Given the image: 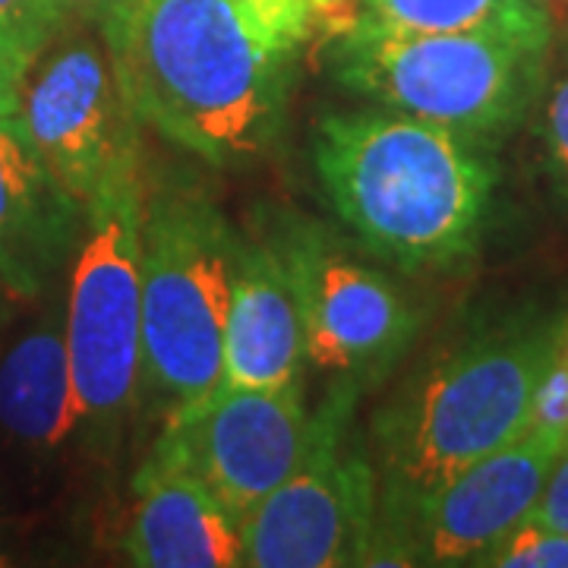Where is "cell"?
<instances>
[{
    "mask_svg": "<svg viewBox=\"0 0 568 568\" xmlns=\"http://www.w3.org/2000/svg\"><path fill=\"white\" fill-rule=\"evenodd\" d=\"M304 325L278 246L237 237L222 388L297 386L304 383Z\"/></svg>",
    "mask_w": 568,
    "mask_h": 568,
    "instance_id": "14",
    "label": "cell"
},
{
    "mask_svg": "<svg viewBox=\"0 0 568 568\" xmlns=\"http://www.w3.org/2000/svg\"><path fill=\"white\" fill-rule=\"evenodd\" d=\"M568 439L528 429L515 443L474 462L426 499L414 528V566H480L489 549L525 525Z\"/></svg>",
    "mask_w": 568,
    "mask_h": 568,
    "instance_id": "11",
    "label": "cell"
},
{
    "mask_svg": "<svg viewBox=\"0 0 568 568\" xmlns=\"http://www.w3.org/2000/svg\"><path fill=\"white\" fill-rule=\"evenodd\" d=\"M528 521L549 530H568V448L552 467L537 506L530 508Z\"/></svg>",
    "mask_w": 568,
    "mask_h": 568,
    "instance_id": "22",
    "label": "cell"
},
{
    "mask_svg": "<svg viewBox=\"0 0 568 568\" xmlns=\"http://www.w3.org/2000/svg\"><path fill=\"white\" fill-rule=\"evenodd\" d=\"M484 145L392 108L325 114L313 164L335 215L405 272L474 256L493 193Z\"/></svg>",
    "mask_w": 568,
    "mask_h": 568,
    "instance_id": "2",
    "label": "cell"
},
{
    "mask_svg": "<svg viewBox=\"0 0 568 568\" xmlns=\"http://www.w3.org/2000/svg\"><path fill=\"white\" fill-rule=\"evenodd\" d=\"M142 373L168 417L222 388L237 234L200 186L142 203Z\"/></svg>",
    "mask_w": 568,
    "mask_h": 568,
    "instance_id": "4",
    "label": "cell"
},
{
    "mask_svg": "<svg viewBox=\"0 0 568 568\" xmlns=\"http://www.w3.org/2000/svg\"><path fill=\"white\" fill-rule=\"evenodd\" d=\"M361 20L436 36H499L549 44V17L534 0H361Z\"/></svg>",
    "mask_w": 568,
    "mask_h": 568,
    "instance_id": "16",
    "label": "cell"
},
{
    "mask_svg": "<svg viewBox=\"0 0 568 568\" xmlns=\"http://www.w3.org/2000/svg\"><path fill=\"white\" fill-rule=\"evenodd\" d=\"M316 439L304 383L219 388L203 405L171 414L155 446L171 455L237 521L304 465Z\"/></svg>",
    "mask_w": 568,
    "mask_h": 568,
    "instance_id": "10",
    "label": "cell"
},
{
    "mask_svg": "<svg viewBox=\"0 0 568 568\" xmlns=\"http://www.w3.org/2000/svg\"><path fill=\"white\" fill-rule=\"evenodd\" d=\"M70 22L61 0H0V32L20 39L36 58Z\"/></svg>",
    "mask_w": 568,
    "mask_h": 568,
    "instance_id": "19",
    "label": "cell"
},
{
    "mask_svg": "<svg viewBox=\"0 0 568 568\" xmlns=\"http://www.w3.org/2000/svg\"><path fill=\"white\" fill-rule=\"evenodd\" d=\"M528 429L568 439V323L559 325L544 376L534 388Z\"/></svg>",
    "mask_w": 568,
    "mask_h": 568,
    "instance_id": "18",
    "label": "cell"
},
{
    "mask_svg": "<svg viewBox=\"0 0 568 568\" xmlns=\"http://www.w3.org/2000/svg\"><path fill=\"white\" fill-rule=\"evenodd\" d=\"M0 429L36 452L61 448L82 429L70 354L63 338V306L41 313L0 357Z\"/></svg>",
    "mask_w": 568,
    "mask_h": 568,
    "instance_id": "15",
    "label": "cell"
},
{
    "mask_svg": "<svg viewBox=\"0 0 568 568\" xmlns=\"http://www.w3.org/2000/svg\"><path fill=\"white\" fill-rule=\"evenodd\" d=\"M275 246L297 297L306 364L332 376L335 386H376L417 335L414 304L320 224H287Z\"/></svg>",
    "mask_w": 568,
    "mask_h": 568,
    "instance_id": "9",
    "label": "cell"
},
{
    "mask_svg": "<svg viewBox=\"0 0 568 568\" xmlns=\"http://www.w3.org/2000/svg\"><path fill=\"white\" fill-rule=\"evenodd\" d=\"M544 142H547L552 186L568 205V73L549 92L547 111H544Z\"/></svg>",
    "mask_w": 568,
    "mask_h": 568,
    "instance_id": "20",
    "label": "cell"
},
{
    "mask_svg": "<svg viewBox=\"0 0 568 568\" xmlns=\"http://www.w3.org/2000/svg\"><path fill=\"white\" fill-rule=\"evenodd\" d=\"M547 48L499 36L402 32L357 20L332 39L335 80L379 108L487 145L506 136L540 85Z\"/></svg>",
    "mask_w": 568,
    "mask_h": 568,
    "instance_id": "5",
    "label": "cell"
},
{
    "mask_svg": "<svg viewBox=\"0 0 568 568\" xmlns=\"http://www.w3.org/2000/svg\"><path fill=\"white\" fill-rule=\"evenodd\" d=\"M13 297H10V291L3 287V282H0V325H3V320H7V304H10Z\"/></svg>",
    "mask_w": 568,
    "mask_h": 568,
    "instance_id": "24",
    "label": "cell"
},
{
    "mask_svg": "<svg viewBox=\"0 0 568 568\" xmlns=\"http://www.w3.org/2000/svg\"><path fill=\"white\" fill-rule=\"evenodd\" d=\"M104 41L140 121L203 162L244 164L278 136L297 54L244 0H136Z\"/></svg>",
    "mask_w": 568,
    "mask_h": 568,
    "instance_id": "1",
    "label": "cell"
},
{
    "mask_svg": "<svg viewBox=\"0 0 568 568\" xmlns=\"http://www.w3.org/2000/svg\"><path fill=\"white\" fill-rule=\"evenodd\" d=\"M123 552L142 568L244 566L241 521L171 455L155 446L133 484Z\"/></svg>",
    "mask_w": 568,
    "mask_h": 568,
    "instance_id": "13",
    "label": "cell"
},
{
    "mask_svg": "<svg viewBox=\"0 0 568 568\" xmlns=\"http://www.w3.org/2000/svg\"><path fill=\"white\" fill-rule=\"evenodd\" d=\"M36 63V54L20 39L0 32V118L17 114L22 95V82Z\"/></svg>",
    "mask_w": 568,
    "mask_h": 568,
    "instance_id": "21",
    "label": "cell"
},
{
    "mask_svg": "<svg viewBox=\"0 0 568 568\" xmlns=\"http://www.w3.org/2000/svg\"><path fill=\"white\" fill-rule=\"evenodd\" d=\"M63 10L70 13V20L92 22L102 36L114 32L126 13L136 7V0H61Z\"/></svg>",
    "mask_w": 568,
    "mask_h": 568,
    "instance_id": "23",
    "label": "cell"
},
{
    "mask_svg": "<svg viewBox=\"0 0 568 568\" xmlns=\"http://www.w3.org/2000/svg\"><path fill=\"white\" fill-rule=\"evenodd\" d=\"M140 227V178L111 183L85 209L63 301V338L82 429L114 433L145 379Z\"/></svg>",
    "mask_w": 568,
    "mask_h": 568,
    "instance_id": "6",
    "label": "cell"
},
{
    "mask_svg": "<svg viewBox=\"0 0 568 568\" xmlns=\"http://www.w3.org/2000/svg\"><path fill=\"white\" fill-rule=\"evenodd\" d=\"M496 568H568V530H549L540 525H518L499 547L480 559Z\"/></svg>",
    "mask_w": 568,
    "mask_h": 568,
    "instance_id": "17",
    "label": "cell"
},
{
    "mask_svg": "<svg viewBox=\"0 0 568 568\" xmlns=\"http://www.w3.org/2000/svg\"><path fill=\"white\" fill-rule=\"evenodd\" d=\"M80 224L85 209L41 162L20 114L0 118V282L10 297H39L77 253Z\"/></svg>",
    "mask_w": 568,
    "mask_h": 568,
    "instance_id": "12",
    "label": "cell"
},
{
    "mask_svg": "<svg viewBox=\"0 0 568 568\" xmlns=\"http://www.w3.org/2000/svg\"><path fill=\"white\" fill-rule=\"evenodd\" d=\"M354 395L357 388L335 386L316 410V439L304 465L241 518L244 566H366L379 480L376 467L345 443Z\"/></svg>",
    "mask_w": 568,
    "mask_h": 568,
    "instance_id": "7",
    "label": "cell"
},
{
    "mask_svg": "<svg viewBox=\"0 0 568 568\" xmlns=\"http://www.w3.org/2000/svg\"><path fill=\"white\" fill-rule=\"evenodd\" d=\"M556 332L559 325L477 338L429 366L376 414L379 511L366 566H414L410 528L426 499L528 433L534 388Z\"/></svg>",
    "mask_w": 568,
    "mask_h": 568,
    "instance_id": "3",
    "label": "cell"
},
{
    "mask_svg": "<svg viewBox=\"0 0 568 568\" xmlns=\"http://www.w3.org/2000/svg\"><path fill=\"white\" fill-rule=\"evenodd\" d=\"M17 114L41 162L82 209L111 183L140 178V114L102 32L51 41L22 82Z\"/></svg>",
    "mask_w": 568,
    "mask_h": 568,
    "instance_id": "8",
    "label": "cell"
}]
</instances>
